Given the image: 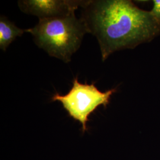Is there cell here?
Listing matches in <instances>:
<instances>
[{
	"label": "cell",
	"instance_id": "6da1fadb",
	"mask_svg": "<svg viewBox=\"0 0 160 160\" xmlns=\"http://www.w3.org/2000/svg\"><path fill=\"white\" fill-rule=\"evenodd\" d=\"M82 20L97 38L104 61L113 52L133 49L160 34V23L150 12L128 0L87 1Z\"/></svg>",
	"mask_w": 160,
	"mask_h": 160
},
{
	"label": "cell",
	"instance_id": "7a4b0ae2",
	"mask_svg": "<svg viewBox=\"0 0 160 160\" xmlns=\"http://www.w3.org/2000/svg\"><path fill=\"white\" fill-rule=\"evenodd\" d=\"M35 43L51 57L68 63L88 33L86 25L75 13L63 17L40 19L34 28L25 30Z\"/></svg>",
	"mask_w": 160,
	"mask_h": 160
},
{
	"label": "cell",
	"instance_id": "3957f363",
	"mask_svg": "<svg viewBox=\"0 0 160 160\" xmlns=\"http://www.w3.org/2000/svg\"><path fill=\"white\" fill-rule=\"evenodd\" d=\"M116 91L113 88L107 92H100L94 83L90 85L81 84L77 78H75L72 88L67 94L62 96L56 94L52 97V100L62 103L69 116L82 124V130L84 132L87 129V123L90 114L100 105L106 107Z\"/></svg>",
	"mask_w": 160,
	"mask_h": 160
},
{
	"label": "cell",
	"instance_id": "277c9868",
	"mask_svg": "<svg viewBox=\"0 0 160 160\" xmlns=\"http://www.w3.org/2000/svg\"><path fill=\"white\" fill-rule=\"evenodd\" d=\"M87 1L68 0H22L18 1L20 9L24 13L36 16L40 19L68 16L79 7L85 6Z\"/></svg>",
	"mask_w": 160,
	"mask_h": 160
},
{
	"label": "cell",
	"instance_id": "5b68a950",
	"mask_svg": "<svg viewBox=\"0 0 160 160\" xmlns=\"http://www.w3.org/2000/svg\"><path fill=\"white\" fill-rule=\"evenodd\" d=\"M26 32L25 30L17 28L14 23L4 16L0 18V48L5 51L7 48L18 36Z\"/></svg>",
	"mask_w": 160,
	"mask_h": 160
},
{
	"label": "cell",
	"instance_id": "8992f818",
	"mask_svg": "<svg viewBox=\"0 0 160 160\" xmlns=\"http://www.w3.org/2000/svg\"><path fill=\"white\" fill-rule=\"evenodd\" d=\"M150 12L155 18L160 23V0L153 1V7Z\"/></svg>",
	"mask_w": 160,
	"mask_h": 160
}]
</instances>
